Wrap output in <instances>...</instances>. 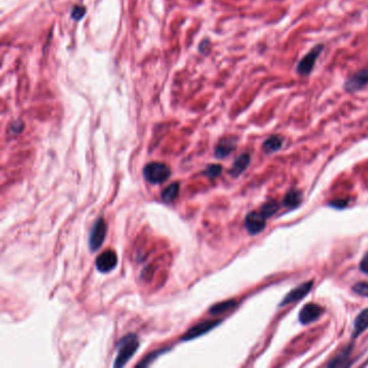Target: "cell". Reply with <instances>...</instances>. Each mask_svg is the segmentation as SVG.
Wrapping results in <instances>:
<instances>
[{"mask_svg":"<svg viewBox=\"0 0 368 368\" xmlns=\"http://www.w3.org/2000/svg\"><path fill=\"white\" fill-rule=\"evenodd\" d=\"M282 145H283V138L281 136L273 135L265 141L263 145V149L266 153H273L279 150Z\"/></svg>","mask_w":368,"mask_h":368,"instance_id":"15","label":"cell"},{"mask_svg":"<svg viewBox=\"0 0 368 368\" xmlns=\"http://www.w3.org/2000/svg\"><path fill=\"white\" fill-rule=\"evenodd\" d=\"M107 234V224L103 217H99L93 224L89 236V247L91 252H96L103 245Z\"/></svg>","mask_w":368,"mask_h":368,"instance_id":"3","label":"cell"},{"mask_svg":"<svg viewBox=\"0 0 368 368\" xmlns=\"http://www.w3.org/2000/svg\"><path fill=\"white\" fill-rule=\"evenodd\" d=\"M367 329H368V309H365L355 318L353 337L356 338L358 336H361Z\"/></svg>","mask_w":368,"mask_h":368,"instance_id":"13","label":"cell"},{"mask_svg":"<svg viewBox=\"0 0 368 368\" xmlns=\"http://www.w3.org/2000/svg\"><path fill=\"white\" fill-rule=\"evenodd\" d=\"M166 351H167L166 349H162V350L154 351L153 353L149 354L148 356H146V357L143 359V361H142L140 364H137V367H138V366H140V367H145V366H148V365H150V363H151L152 361H154V359H156V358H157L159 355H161L162 353H165Z\"/></svg>","mask_w":368,"mask_h":368,"instance_id":"21","label":"cell"},{"mask_svg":"<svg viewBox=\"0 0 368 368\" xmlns=\"http://www.w3.org/2000/svg\"><path fill=\"white\" fill-rule=\"evenodd\" d=\"M368 85V69H362L351 76L345 84V89L349 92L362 90Z\"/></svg>","mask_w":368,"mask_h":368,"instance_id":"10","label":"cell"},{"mask_svg":"<svg viewBox=\"0 0 368 368\" xmlns=\"http://www.w3.org/2000/svg\"><path fill=\"white\" fill-rule=\"evenodd\" d=\"M353 292L364 297H368V283L359 282L353 286Z\"/></svg>","mask_w":368,"mask_h":368,"instance_id":"22","label":"cell"},{"mask_svg":"<svg viewBox=\"0 0 368 368\" xmlns=\"http://www.w3.org/2000/svg\"><path fill=\"white\" fill-rule=\"evenodd\" d=\"M359 267H361V270H362V271L364 273H367L368 274V252L363 256V258L361 260V265H359Z\"/></svg>","mask_w":368,"mask_h":368,"instance_id":"23","label":"cell"},{"mask_svg":"<svg viewBox=\"0 0 368 368\" xmlns=\"http://www.w3.org/2000/svg\"><path fill=\"white\" fill-rule=\"evenodd\" d=\"M235 306H236V302L234 300L223 301V302H219V304L212 306L209 313L211 315H219V314H223V313L229 311V310L233 309Z\"/></svg>","mask_w":368,"mask_h":368,"instance_id":"17","label":"cell"},{"mask_svg":"<svg viewBox=\"0 0 368 368\" xmlns=\"http://www.w3.org/2000/svg\"><path fill=\"white\" fill-rule=\"evenodd\" d=\"M324 312V309L316 304H307L301 308L299 312V321L301 324L308 325L317 321L322 313Z\"/></svg>","mask_w":368,"mask_h":368,"instance_id":"6","label":"cell"},{"mask_svg":"<svg viewBox=\"0 0 368 368\" xmlns=\"http://www.w3.org/2000/svg\"><path fill=\"white\" fill-rule=\"evenodd\" d=\"M140 347L137 336L135 334H129L118 342V354L114 359L113 367H124L129 359L132 357Z\"/></svg>","mask_w":368,"mask_h":368,"instance_id":"1","label":"cell"},{"mask_svg":"<svg viewBox=\"0 0 368 368\" xmlns=\"http://www.w3.org/2000/svg\"><path fill=\"white\" fill-rule=\"evenodd\" d=\"M235 140L232 137L224 138L220 141L215 148V156L218 159H223L229 156L234 149H235Z\"/></svg>","mask_w":368,"mask_h":368,"instance_id":"11","label":"cell"},{"mask_svg":"<svg viewBox=\"0 0 368 368\" xmlns=\"http://www.w3.org/2000/svg\"><path fill=\"white\" fill-rule=\"evenodd\" d=\"M220 323H222V321H206V322H202V323L194 325L189 331L186 332L182 340L188 341V340H192L198 337H201L204 334H207V333L211 332L213 329H215V327L218 326V324H220Z\"/></svg>","mask_w":368,"mask_h":368,"instance_id":"7","label":"cell"},{"mask_svg":"<svg viewBox=\"0 0 368 368\" xmlns=\"http://www.w3.org/2000/svg\"><path fill=\"white\" fill-rule=\"evenodd\" d=\"M312 286H313L312 282H305V283L300 284L299 286H297V288H295L293 291H291L288 294V295L284 297V299L282 300V302L280 304V307H284L286 305L293 304V302L302 299L310 291H311Z\"/></svg>","mask_w":368,"mask_h":368,"instance_id":"9","label":"cell"},{"mask_svg":"<svg viewBox=\"0 0 368 368\" xmlns=\"http://www.w3.org/2000/svg\"><path fill=\"white\" fill-rule=\"evenodd\" d=\"M323 49H324L323 45H317L308 54L302 57L297 66V72L304 76L309 75V73L312 71L315 61L317 60V57L320 56Z\"/></svg>","mask_w":368,"mask_h":368,"instance_id":"4","label":"cell"},{"mask_svg":"<svg viewBox=\"0 0 368 368\" xmlns=\"http://www.w3.org/2000/svg\"><path fill=\"white\" fill-rule=\"evenodd\" d=\"M348 355H349V351H343V352L337 356L336 358L332 359V361L327 364L329 367H343V366H348Z\"/></svg>","mask_w":368,"mask_h":368,"instance_id":"19","label":"cell"},{"mask_svg":"<svg viewBox=\"0 0 368 368\" xmlns=\"http://www.w3.org/2000/svg\"><path fill=\"white\" fill-rule=\"evenodd\" d=\"M118 256L114 251H105L97 256L95 260V267L102 273H108L117 267Z\"/></svg>","mask_w":368,"mask_h":368,"instance_id":"5","label":"cell"},{"mask_svg":"<svg viewBox=\"0 0 368 368\" xmlns=\"http://www.w3.org/2000/svg\"><path fill=\"white\" fill-rule=\"evenodd\" d=\"M302 201V192L297 189L290 190L283 199V206L289 209L297 208Z\"/></svg>","mask_w":368,"mask_h":368,"instance_id":"14","label":"cell"},{"mask_svg":"<svg viewBox=\"0 0 368 368\" xmlns=\"http://www.w3.org/2000/svg\"><path fill=\"white\" fill-rule=\"evenodd\" d=\"M250 162H251V157L249 153H243L240 157L236 158L235 161L233 162L230 171H229V173H230L231 177H233V178L239 177L243 172L248 169Z\"/></svg>","mask_w":368,"mask_h":368,"instance_id":"12","label":"cell"},{"mask_svg":"<svg viewBox=\"0 0 368 368\" xmlns=\"http://www.w3.org/2000/svg\"><path fill=\"white\" fill-rule=\"evenodd\" d=\"M21 125H22L21 122H15V124H13L11 126V131H12V132H14V133H20L21 131L23 130V128H18V127L21 126Z\"/></svg>","mask_w":368,"mask_h":368,"instance_id":"25","label":"cell"},{"mask_svg":"<svg viewBox=\"0 0 368 368\" xmlns=\"http://www.w3.org/2000/svg\"><path fill=\"white\" fill-rule=\"evenodd\" d=\"M266 227V218L260 214V212H251L245 217V228L250 234H257L261 232Z\"/></svg>","mask_w":368,"mask_h":368,"instance_id":"8","label":"cell"},{"mask_svg":"<svg viewBox=\"0 0 368 368\" xmlns=\"http://www.w3.org/2000/svg\"><path fill=\"white\" fill-rule=\"evenodd\" d=\"M279 209H280L279 203L274 200H271V201H268V202L264 203V206L260 208L259 212H260V214L267 219L269 217L273 216L275 213L279 211Z\"/></svg>","mask_w":368,"mask_h":368,"instance_id":"18","label":"cell"},{"mask_svg":"<svg viewBox=\"0 0 368 368\" xmlns=\"http://www.w3.org/2000/svg\"><path fill=\"white\" fill-rule=\"evenodd\" d=\"M332 207H335V208H345L347 206V201H343V200H338V201H334L331 203Z\"/></svg>","mask_w":368,"mask_h":368,"instance_id":"24","label":"cell"},{"mask_svg":"<svg viewBox=\"0 0 368 368\" xmlns=\"http://www.w3.org/2000/svg\"><path fill=\"white\" fill-rule=\"evenodd\" d=\"M179 193V184L174 183L168 186L166 189H163L161 192V199L166 203H172L175 201L177 195Z\"/></svg>","mask_w":368,"mask_h":368,"instance_id":"16","label":"cell"},{"mask_svg":"<svg viewBox=\"0 0 368 368\" xmlns=\"http://www.w3.org/2000/svg\"><path fill=\"white\" fill-rule=\"evenodd\" d=\"M204 174H206V176H208V178L214 179L222 174V167L219 165H211L206 169Z\"/></svg>","mask_w":368,"mask_h":368,"instance_id":"20","label":"cell"},{"mask_svg":"<svg viewBox=\"0 0 368 368\" xmlns=\"http://www.w3.org/2000/svg\"><path fill=\"white\" fill-rule=\"evenodd\" d=\"M143 175L149 184L160 185L168 181L171 176V170L165 163L150 162L144 167Z\"/></svg>","mask_w":368,"mask_h":368,"instance_id":"2","label":"cell"}]
</instances>
